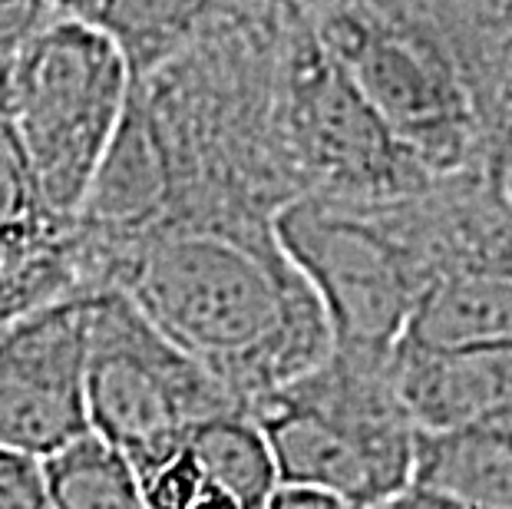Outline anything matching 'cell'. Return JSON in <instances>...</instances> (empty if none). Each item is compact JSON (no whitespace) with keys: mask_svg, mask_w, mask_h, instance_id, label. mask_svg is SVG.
Wrapping results in <instances>:
<instances>
[{"mask_svg":"<svg viewBox=\"0 0 512 509\" xmlns=\"http://www.w3.org/2000/svg\"><path fill=\"white\" fill-rule=\"evenodd\" d=\"M245 410L119 288L90 295L86 417L90 433L129 460L136 476L172 460L202 424Z\"/></svg>","mask_w":512,"mask_h":509,"instance_id":"obj_5","label":"cell"},{"mask_svg":"<svg viewBox=\"0 0 512 509\" xmlns=\"http://www.w3.org/2000/svg\"><path fill=\"white\" fill-rule=\"evenodd\" d=\"M53 509H149L129 460L96 433L43 460Z\"/></svg>","mask_w":512,"mask_h":509,"instance_id":"obj_13","label":"cell"},{"mask_svg":"<svg viewBox=\"0 0 512 509\" xmlns=\"http://www.w3.org/2000/svg\"><path fill=\"white\" fill-rule=\"evenodd\" d=\"M271 4H278V7H294V10H304L311 4V0H271Z\"/></svg>","mask_w":512,"mask_h":509,"instance_id":"obj_18","label":"cell"},{"mask_svg":"<svg viewBox=\"0 0 512 509\" xmlns=\"http://www.w3.org/2000/svg\"><path fill=\"white\" fill-rule=\"evenodd\" d=\"M133 93L126 53L100 24L53 17L7 70L0 116L40 199L76 215Z\"/></svg>","mask_w":512,"mask_h":509,"instance_id":"obj_3","label":"cell"},{"mask_svg":"<svg viewBox=\"0 0 512 509\" xmlns=\"http://www.w3.org/2000/svg\"><path fill=\"white\" fill-rule=\"evenodd\" d=\"M0 509H53L40 457L0 447Z\"/></svg>","mask_w":512,"mask_h":509,"instance_id":"obj_14","label":"cell"},{"mask_svg":"<svg viewBox=\"0 0 512 509\" xmlns=\"http://www.w3.org/2000/svg\"><path fill=\"white\" fill-rule=\"evenodd\" d=\"M410 483L470 509H512V420L420 433Z\"/></svg>","mask_w":512,"mask_h":509,"instance_id":"obj_10","label":"cell"},{"mask_svg":"<svg viewBox=\"0 0 512 509\" xmlns=\"http://www.w3.org/2000/svg\"><path fill=\"white\" fill-rule=\"evenodd\" d=\"M397 344L427 354L512 344V262H463L437 272Z\"/></svg>","mask_w":512,"mask_h":509,"instance_id":"obj_9","label":"cell"},{"mask_svg":"<svg viewBox=\"0 0 512 509\" xmlns=\"http://www.w3.org/2000/svg\"><path fill=\"white\" fill-rule=\"evenodd\" d=\"M394 500H397L400 509H470V506L456 503V500H450V496H443V493L423 490V486H417V483H410L407 490H400Z\"/></svg>","mask_w":512,"mask_h":509,"instance_id":"obj_16","label":"cell"},{"mask_svg":"<svg viewBox=\"0 0 512 509\" xmlns=\"http://www.w3.org/2000/svg\"><path fill=\"white\" fill-rule=\"evenodd\" d=\"M195 467L242 509H265L281 486L265 433L248 410H228L189 437Z\"/></svg>","mask_w":512,"mask_h":509,"instance_id":"obj_12","label":"cell"},{"mask_svg":"<svg viewBox=\"0 0 512 509\" xmlns=\"http://www.w3.org/2000/svg\"><path fill=\"white\" fill-rule=\"evenodd\" d=\"M304 17L321 47L430 176L460 162L466 103L433 43L367 0H331Z\"/></svg>","mask_w":512,"mask_h":509,"instance_id":"obj_6","label":"cell"},{"mask_svg":"<svg viewBox=\"0 0 512 509\" xmlns=\"http://www.w3.org/2000/svg\"><path fill=\"white\" fill-rule=\"evenodd\" d=\"M275 139L294 196L380 205L420 196L433 176L377 116L308 17L285 7L275 67Z\"/></svg>","mask_w":512,"mask_h":509,"instance_id":"obj_4","label":"cell"},{"mask_svg":"<svg viewBox=\"0 0 512 509\" xmlns=\"http://www.w3.org/2000/svg\"><path fill=\"white\" fill-rule=\"evenodd\" d=\"M113 288L245 410L331 354V328L275 229H162L129 248Z\"/></svg>","mask_w":512,"mask_h":509,"instance_id":"obj_1","label":"cell"},{"mask_svg":"<svg viewBox=\"0 0 512 509\" xmlns=\"http://www.w3.org/2000/svg\"><path fill=\"white\" fill-rule=\"evenodd\" d=\"M265 509H361V506H351L337 500V496L318 490H304V486H278Z\"/></svg>","mask_w":512,"mask_h":509,"instance_id":"obj_15","label":"cell"},{"mask_svg":"<svg viewBox=\"0 0 512 509\" xmlns=\"http://www.w3.org/2000/svg\"><path fill=\"white\" fill-rule=\"evenodd\" d=\"M390 367L420 433L512 420V344L453 354L397 344Z\"/></svg>","mask_w":512,"mask_h":509,"instance_id":"obj_8","label":"cell"},{"mask_svg":"<svg viewBox=\"0 0 512 509\" xmlns=\"http://www.w3.org/2000/svg\"><path fill=\"white\" fill-rule=\"evenodd\" d=\"M90 295H70L0 324V447L47 460L90 433Z\"/></svg>","mask_w":512,"mask_h":509,"instance_id":"obj_7","label":"cell"},{"mask_svg":"<svg viewBox=\"0 0 512 509\" xmlns=\"http://www.w3.org/2000/svg\"><path fill=\"white\" fill-rule=\"evenodd\" d=\"M248 4L255 0H106L96 24L119 43L136 80Z\"/></svg>","mask_w":512,"mask_h":509,"instance_id":"obj_11","label":"cell"},{"mask_svg":"<svg viewBox=\"0 0 512 509\" xmlns=\"http://www.w3.org/2000/svg\"><path fill=\"white\" fill-rule=\"evenodd\" d=\"M275 235L344 351H394L440 268L430 189L380 205L301 196L275 215Z\"/></svg>","mask_w":512,"mask_h":509,"instance_id":"obj_2","label":"cell"},{"mask_svg":"<svg viewBox=\"0 0 512 509\" xmlns=\"http://www.w3.org/2000/svg\"><path fill=\"white\" fill-rule=\"evenodd\" d=\"M103 4H106V0H50V7H53V14H57V17L90 20V24H96Z\"/></svg>","mask_w":512,"mask_h":509,"instance_id":"obj_17","label":"cell"}]
</instances>
